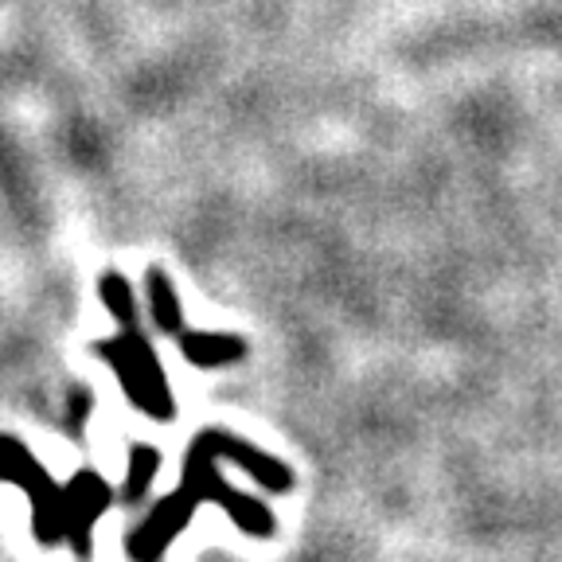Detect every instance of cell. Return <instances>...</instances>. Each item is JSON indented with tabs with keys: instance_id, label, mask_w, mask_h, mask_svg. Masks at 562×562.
Returning a JSON list of instances; mask_svg holds the SVG:
<instances>
[{
	"instance_id": "1",
	"label": "cell",
	"mask_w": 562,
	"mask_h": 562,
	"mask_svg": "<svg viewBox=\"0 0 562 562\" xmlns=\"http://www.w3.org/2000/svg\"><path fill=\"white\" fill-rule=\"evenodd\" d=\"M200 504H220L243 536L270 539L273 536V512L262 501H250L246 492L231 488L220 476V457L211 449L207 430L192 441V449L184 453V473H180V488L168 492L165 501H157V508L140 519L137 531L130 536V554L133 562H160L165 551L172 547V539L188 527V519L195 516Z\"/></svg>"
},
{
	"instance_id": "2",
	"label": "cell",
	"mask_w": 562,
	"mask_h": 562,
	"mask_svg": "<svg viewBox=\"0 0 562 562\" xmlns=\"http://www.w3.org/2000/svg\"><path fill=\"white\" fill-rule=\"evenodd\" d=\"M0 481L27 492L32 531L40 543H70L79 559H90V531L114 504V488L94 469H79L67 484H59L12 434H0Z\"/></svg>"
},
{
	"instance_id": "3",
	"label": "cell",
	"mask_w": 562,
	"mask_h": 562,
	"mask_svg": "<svg viewBox=\"0 0 562 562\" xmlns=\"http://www.w3.org/2000/svg\"><path fill=\"white\" fill-rule=\"evenodd\" d=\"M94 351L102 356L110 368H114L122 391L133 398L137 411H145L157 422H172V391H168L165 368H160V356L153 351V344L140 336L137 328H122V336H110V340H98Z\"/></svg>"
},
{
	"instance_id": "4",
	"label": "cell",
	"mask_w": 562,
	"mask_h": 562,
	"mask_svg": "<svg viewBox=\"0 0 562 562\" xmlns=\"http://www.w3.org/2000/svg\"><path fill=\"white\" fill-rule=\"evenodd\" d=\"M207 438H211V449H215L220 461H235V465L243 469V473L255 476L262 488H270V492H290L293 488L290 465H281L278 457H270L266 449L250 446V441L238 438V434H231V430H207Z\"/></svg>"
},
{
	"instance_id": "5",
	"label": "cell",
	"mask_w": 562,
	"mask_h": 562,
	"mask_svg": "<svg viewBox=\"0 0 562 562\" xmlns=\"http://www.w3.org/2000/svg\"><path fill=\"white\" fill-rule=\"evenodd\" d=\"M180 340V351L184 360H192L195 368H227V363L246 360V340L235 333H195V328H184L176 336Z\"/></svg>"
},
{
	"instance_id": "6",
	"label": "cell",
	"mask_w": 562,
	"mask_h": 562,
	"mask_svg": "<svg viewBox=\"0 0 562 562\" xmlns=\"http://www.w3.org/2000/svg\"><path fill=\"white\" fill-rule=\"evenodd\" d=\"M145 290H149V316H153V325H157V333H168V336L184 333V313H180V301H176L168 273L153 266V270L145 273Z\"/></svg>"
},
{
	"instance_id": "7",
	"label": "cell",
	"mask_w": 562,
	"mask_h": 562,
	"mask_svg": "<svg viewBox=\"0 0 562 562\" xmlns=\"http://www.w3.org/2000/svg\"><path fill=\"white\" fill-rule=\"evenodd\" d=\"M160 469V453L153 446H133L130 453V473H125V501H140L149 484L157 481Z\"/></svg>"
},
{
	"instance_id": "8",
	"label": "cell",
	"mask_w": 562,
	"mask_h": 562,
	"mask_svg": "<svg viewBox=\"0 0 562 562\" xmlns=\"http://www.w3.org/2000/svg\"><path fill=\"white\" fill-rule=\"evenodd\" d=\"M102 301H105V308L117 316V325L122 328H137V301H133V290L125 285V278L122 273H102Z\"/></svg>"
}]
</instances>
